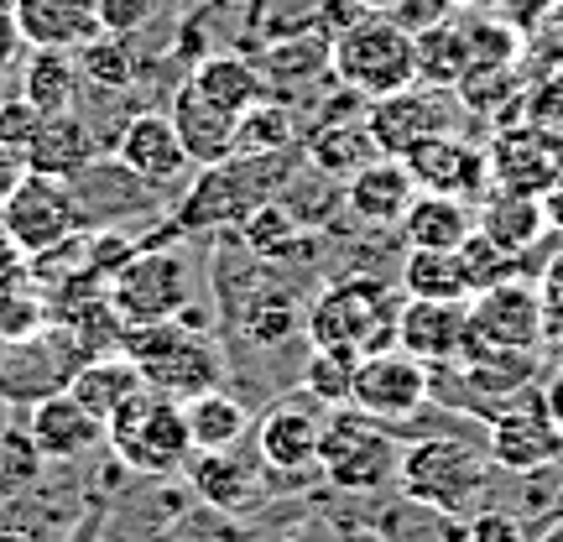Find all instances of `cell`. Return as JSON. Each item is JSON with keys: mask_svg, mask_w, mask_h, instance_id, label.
Here are the masks:
<instances>
[{"mask_svg": "<svg viewBox=\"0 0 563 542\" xmlns=\"http://www.w3.org/2000/svg\"><path fill=\"white\" fill-rule=\"evenodd\" d=\"M490 454L464 439H418L402 449L397 490L407 506L439 517H475L490 506Z\"/></svg>", "mask_w": 563, "mask_h": 542, "instance_id": "cell-1", "label": "cell"}, {"mask_svg": "<svg viewBox=\"0 0 563 542\" xmlns=\"http://www.w3.org/2000/svg\"><path fill=\"white\" fill-rule=\"evenodd\" d=\"M121 355H131L141 370V381L173 397V402H188L209 386L224 381V355L209 334H194L188 323L178 319H157V323H125L121 334Z\"/></svg>", "mask_w": 563, "mask_h": 542, "instance_id": "cell-2", "label": "cell"}, {"mask_svg": "<svg viewBox=\"0 0 563 542\" xmlns=\"http://www.w3.org/2000/svg\"><path fill=\"white\" fill-rule=\"evenodd\" d=\"M329 74L334 84L355 89L365 104L418 84V37L391 11H365L350 32L329 42Z\"/></svg>", "mask_w": 563, "mask_h": 542, "instance_id": "cell-3", "label": "cell"}, {"mask_svg": "<svg viewBox=\"0 0 563 542\" xmlns=\"http://www.w3.org/2000/svg\"><path fill=\"white\" fill-rule=\"evenodd\" d=\"M397 308L402 292H391L382 277H350L323 287L308 302L302 334L313 350H350V355H371L397 344Z\"/></svg>", "mask_w": 563, "mask_h": 542, "instance_id": "cell-4", "label": "cell"}, {"mask_svg": "<svg viewBox=\"0 0 563 542\" xmlns=\"http://www.w3.org/2000/svg\"><path fill=\"white\" fill-rule=\"evenodd\" d=\"M104 443H110V454H115L125 469H136V475H183V464L194 454L183 402L162 397L152 386H141L136 397H125V402L104 418Z\"/></svg>", "mask_w": 563, "mask_h": 542, "instance_id": "cell-5", "label": "cell"}, {"mask_svg": "<svg viewBox=\"0 0 563 542\" xmlns=\"http://www.w3.org/2000/svg\"><path fill=\"white\" fill-rule=\"evenodd\" d=\"M397 464H402V443L391 439L386 422L365 418L361 407H329L323 412L319 469L334 490L376 496L386 485H397Z\"/></svg>", "mask_w": 563, "mask_h": 542, "instance_id": "cell-6", "label": "cell"}, {"mask_svg": "<svg viewBox=\"0 0 563 542\" xmlns=\"http://www.w3.org/2000/svg\"><path fill=\"white\" fill-rule=\"evenodd\" d=\"M110 302L125 323H157L178 319L194 302V266L183 251L167 245H141L136 256L110 277Z\"/></svg>", "mask_w": 563, "mask_h": 542, "instance_id": "cell-7", "label": "cell"}, {"mask_svg": "<svg viewBox=\"0 0 563 542\" xmlns=\"http://www.w3.org/2000/svg\"><path fill=\"white\" fill-rule=\"evenodd\" d=\"M433 402V370L407 355L402 344H386L355 361V381H350V407H361L376 422H412L422 407Z\"/></svg>", "mask_w": 563, "mask_h": 542, "instance_id": "cell-8", "label": "cell"}, {"mask_svg": "<svg viewBox=\"0 0 563 542\" xmlns=\"http://www.w3.org/2000/svg\"><path fill=\"white\" fill-rule=\"evenodd\" d=\"M0 214H5L11 245L32 262L47 245H58L74 235V224H79V193H74L68 178H47V173H32V167H26L21 188L0 203Z\"/></svg>", "mask_w": 563, "mask_h": 542, "instance_id": "cell-9", "label": "cell"}, {"mask_svg": "<svg viewBox=\"0 0 563 542\" xmlns=\"http://www.w3.org/2000/svg\"><path fill=\"white\" fill-rule=\"evenodd\" d=\"M464 313H470V344H464V355H475V350H538L548 340L543 298L522 277L496 281V287L475 292V298L464 302Z\"/></svg>", "mask_w": 563, "mask_h": 542, "instance_id": "cell-10", "label": "cell"}, {"mask_svg": "<svg viewBox=\"0 0 563 542\" xmlns=\"http://www.w3.org/2000/svg\"><path fill=\"white\" fill-rule=\"evenodd\" d=\"M449 95L454 89H433V84H407L397 95H382V100L365 104V131L376 141L382 157H407L418 141L443 136L449 131Z\"/></svg>", "mask_w": 563, "mask_h": 542, "instance_id": "cell-11", "label": "cell"}, {"mask_svg": "<svg viewBox=\"0 0 563 542\" xmlns=\"http://www.w3.org/2000/svg\"><path fill=\"white\" fill-rule=\"evenodd\" d=\"M485 157H490V188L543 199L548 188H553V178L563 173V141H553L532 121H522V125L506 121L501 131L490 136Z\"/></svg>", "mask_w": 563, "mask_h": 542, "instance_id": "cell-12", "label": "cell"}, {"mask_svg": "<svg viewBox=\"0 0 563 542\" xmlns=\"http://www.w3.org/2000/svg\"><path fill=\"white\" fill-rule=\"evenodd\" d=\"M485 454L506 475H538L563 460V428L538 407H511L490 412V433H485Z\"/></svg>", "mask_w": 563, "mask_h": 542, "instance_id": "cell-13", "label": "cell"}, {"mask_svg": "<svg viewBox=\"0 0 563 542\" xmlns=\"http://www.w3.org/2000/svg\"><path fill=\"white\" fill-rule=\"evenodd\" d=\"M115 162H121L131 178L146 182L152 193H157V188H178V182L194 178V157H188V146H183L178 125H173V115H157V110L131 115V121L121 125Z\"/></svg>", "mask_w": 563, "mask_h": 542, "instance_id": "cell-14", "label": "cell"}, {"mask_svg": "<svg viewBox=\"0 0 563 542\" xmlns=\"http://www.w3.org/2000/svg\"><path fill=\"white\" fill-rule=\"evenodd\" d=\"M323 412L313 397H277L256 422V449L262 464L277 475H308L319 469V439H323Z\"/></svg>", "mask_w": 563, "mask_h": 542, "instance_id": "cell-15", "label": "cell"}, {"mask_svg": "<svg viewBox=\"0 0 563 542\" xmlns=\"http://www.w3.org/2000/svg\"><path fill=\"white\" fill-rule=\"evenodd\" d=\"M402 162L422 193H449V199L481 203L485 188H490V157H485V146H475V141H464V136H449V131L418 141Z\"/></svg>", "mask_w": 563, "mask_h": 542, "instance_id": "cell-16", "label": "cell"}, {"mask_svg": "<svg viewBox=\"0 0 563 542\" xmlns=\"http://www.w3.org/2000/svg\"><path fill=\"white\" fill-rule=\"evenodd\" d=\"M21 428H26V439L37 443L42 460H53V464L84 460L89 449L104 443V422L95 418L68 386L53 391V397H42V402H32V412H26Z\"/></svg>", "mask_w": 563, "mask_h": 542, "instance_id": "cell-17", "label": "cell"}, {"mask_svg": "<svg viewBox=\"0 0 563 542\" xmlns=\"http://www.w3.org/2000/svg\"><path fill=\"white\" fill-rule=\"evenodd\" d=\"M397 344H402L407 355H418L422 365L464 361V344H470V313H464V302L402 298V308H397Z\"/></svg>", "mask_w": 563, "mask_h": 542, "instance_id": "cell-18", "label": "cell"}, {"mask_svg": "<svg viewBox=\"0 0 563 542\" xmlns=\"http://www.w3.org/2000/svg\"><path fill=\"white\" fill-rule=\"evenodd\" d=\"M412 199H418V182H412L402 157H382L376 152L361 173L344 178V209L361 224H376V230H397Z\"/></svg>", "mask_w": 563, "mask_h": 542, "instance_id": "cell-19", "label": "cell"}, {"mask_svg": "<svg viewBox=\"0 0 563 542\" xmlns=\"http://www.w3.org/2000/svg\"><path fill=\"white\" fill-rule=\"evenodd\" d=\"M183 475L199 490V501H209L214 511H251L266 496L262 464L241 460L235 449H194Z\"/></svg>", "mask_w": 563, "mask_h": 542, "instance_id": "cell-20", "label": "cell"}, {"mask_svg": "<svg viewBox=\"0 0 563 542\" xmlns=\"http://www.w3.org/2000/svg\"><path fill=\"white\" fill-rule=\"evenodd\" d=\"M173 125H178L183 146H188V157L194 167H220V162L235 157V131H241V115H230L220 110L214 100H203L194 84H178V95H173Z\"/></svg>", "mask_w": 563, "mask_h": 542, "instance_id": "cell-21", "label": "cell"}, {"mask_svg": "<svg viewBox=\"0 0 563 542\" xmlns=\"http://www.w3.org/2000/svg\"><path fill=\"white\" fill-rule=\"evenodd\" d=\"M26 47H68L79 53L84 42L100 37L95 0H11Z\"/></svg>", "mask_w": 563, "mask_h": 542, "instance_id": "cell-22", "label": "cell"}, {"mask_svg": "<svg viewBox=\"0 0 563 542\" xmlns=\"http://www.w3.org/2000/svg\"><path fill=\"white\" fill-rule=\"evenodd\" d=\"M95 157H100V141H95V131H89L74 110L47 115V121H42V131L32 136V146H26V167H32V173L68 178V182L79 178Z\"/></svg>", "mask_w": 563, "mask_h": 542, "instance_id": "cell-23", "label": "cell"}, {"mask_svg": "<svg viewBox=\"0 0 563 542\" xmlns=\"http://www.w3.org/2000/svg\"><path fill=\"white\" fill-rule=\"evenodd\" d=\"M402 241L412 251H460L470 241V230H475V209L464 199H449V193H422L407 203L402 214Z\"/></svg>", "mask_w": 563, "mask_h": 542, "instance_id": "cell-24", "label": "cell"}, {"mask_svg": "<svg viewBox=\"0 0 563 542\" xmlns=\"http://www.w3.org/2000/svg\"><path fill=\"white\" fill-rule=\"evenodd\" d=\"M79 89H84L79 53H68V47H26V58H21V100H32L42 115H63V110H74Z\"/></svg>", "mask_w": 563, "mask_h": 542, "instance_id": "cell-25", "label": "cell"}, {"mask_svg": "<svg viewBox=\"0 0 563 542\" xmlns=\"http://www.w3.org/2000/svg\"><path fill=\"white\" fill-rule=\"evenodd\" d=\"M470 391L481 397L485 412H501L522 386H532L538 376V350H475L460 361Z\"/></svg>", "mask_w": 563, "mask_h": 542, "instance_id": "cell-26", "label": "cell"}, {"mask_svg": "<svg viewBox=\"0 0 563 542\" xmlns=\"http://www.w3.org/2000/svg\"><path fill=\"white\" fill-rule=\"evenodd\" d=\"M371 157H376V141L365 131V115H355V121H319L302 136V162L313 173H323V178H350Z\"/></svg>", "mask_w": 563, "mask_h": 542, "instance_id": "cell-27", "label": "cell"}, {"mask_svg": "<svg viewBox=\"0 0 563 542\" xmlns=\"http://www.w3.org/2000/svg\"><path fill=\"white\" fill-rule=\"evenodd\" d=\"M188 84L199 89L203 100H214L220 110H230V115H245L251 104L272 100V84H266V74L256 68V63L235 58V53H220V58H203L194 74H188Z\"/></svg>", "mask_w": 563, "mask_h": 542, "instance_id": "cell-28", "label": "cell"}, {"mask_svg": "<svg viewBox=\"0 0 563 542\" xmlns=\"http://www.w3.org/2000/svg\"><path fill=\"white\" fill-rule=\"evenodd\" d=\"M141 370H136V361L131 355H121V350H110V355H95V361H84L74 376H68V391L79 397L95 418H110L115 407L125 402V397H136L141 391Z\"/></svg>", "mask_w": 563, "mask_h": 542, "instance_id": "cell-29", "label": "cell"}, {"mask_svg": "<svg viewBox=\"0 0 563 542\" xmlns=\"http://www.w3.org/2000/svg\"><path fill=\"white\" fill-rule=\"evenodd\" d=\"M475 230H485L496 245H506V251H517V256H522L527 245L548 230L543 199H532V193H506V188H485Z\"/></svg>", "mask_w": 563, "mask_h": 542, "instance_id": "cell-30", "label": "cell"}, {"mask_svg": "<svg viewBox=\"0 0 563 542\" xmlns=\"http://www.w3.org/2000/svg\"><path fill=\"white\" fill-rule=\"evenodd\" d=\"M241 241L256 262H287V256L308 251V224H302L298 209L277 193V199H262L241 220Z\"/></svg>", "mask_w": 563, "mask_h": 542, "instance_id": "cell-31", "label": "cell"}, {"mask_svg": "<svg viewBox=\"0 0 563 542\" xmlns=\"http://www.w3.org/2000/svg\"><path fill=\"white\" fill-rule=\"evenodd\" d=\"M183 418H188L194 449H235V443L251 433V407H245L241 397L220 391V386L188 397V402H183Z\"/></svg>", "mask_w": 563, "mask_h": 542, "instance_id": "cell-32", "label": "cell"}, {"mask_svg": "<svg viewBox=\"0 0 563 542\" xmlns=\"http://www.w3.org/2000/svg\"><path fill=\"white\" fill-rule=\"evenodd\" d=\"M302 319H308V302L287 287V281H262L241 308V329L256 344H287L292 334H302Z\"/></svg>", "mask_w": 563, "mask_h": 542, "instance_id": "cell-33", "label": "cell"}, {"mask_svg": "<svg viewBox=\"0 0 563 542\" xmlns=\"http://www.w3.org/2000/svg\"><path fill=\"white\" fill-rule=\"evenodd\" d=\"M475 63L470 53V32H464V21H439V26H428L418 32V84H433V89H454L464 79V68Z\"/></svg>", "mask_w": 563, "mask_h": 542, "instance_id": "cell-34", "label": "cell"}, {"mask_svg": "<svg viewBox=\"0 0 563 542\" xmlns=\"http://www.w3.org/2000/svg\"><path fill=\"white\" fill-rule=\"evenodd\" d=\"M402 298H439V302H470L460 251H412L402 256Z\"/></svg>", "mask_w": 563, "mask_h": 542, "instance_id": "cell-35", "label": "cell"}, {"mask_svg": "<svg viewBox=\"0 0 563 542\" xmlns=\"http://www.w3.org/2000/svg\"><path fill=\"white\" fill-rule=\"evenodd\" d=\"M262 74H266V84H277V89H287V95H298V89H308L319 74H329V37L313 32V37L277 42V47L262 58Z\"/></svg>", "mask_w": 563, "mask_h": 542, "instance_id": "cell-36", "label": "cell"}, {"mask_svg": "<svg viewBox=\"0 0 563 542\" xmlns=\"http://www.w3.org/2000/svg\"><path fill=\"white\" fill-rule=\"evenodd\" d=\"M302 146L298 115L282 100H262L241 115V131H235V157H262V152H292Z\"/></svg>", "mask_w": 563, "mask_h": 542, "instance_id": "cell-37", "label": "cell"}, {"mask_svg": "<svg viewBox=\"0 0 563 542\" xmlns=\"http://www.w3.org/2000/svg\"><path fill=\"white\" fill-rule=\"evenodd\" d=\"M79 74L89 89H104V95H121L136 84V53H131V37H115V32H100L95 42L79 47Z\"/></svg>", "mask_w": 563, "mask_h": 542, "instance_id": "cell-38", "label": "cell"}, {"mask_svg": "<svg viewBox=\"0 0 563 542\" xmlns=\"http://www.w3.org/2000/svg\"><path fill=\"white\" fill-rule=\"evenodd\" d=\"M460 266H464V287H470V298L485 292V287H496V281L522 277V256H517V251H506V245H496L485 230H470V241L460 245Z\"/></svg>", "mask_w": 563, "mask_h": 542, "instance_id": "cell-39", "label": "cell"}, {"mask_svg": "<svg viewBox=\"0 0 563 542\" xmlns=\"http://www.w3.org/2000/svg\"><path fill=\"white\" fill-rule=\"evenodd\" d=\"M511 95H522V84H517V63H470V68H464V79L454 84V100H460L464 110H475V115L501 110Z\"/></svg>", "mask_w": 563, "mask_h": 542, "instance_id": "cell-40", "label": "cell"}, {"mask_svg": "<svg viewBox=\"0 0 563 542\" xmlns=\"http://www.w3.org/2000/svg\"><path fill=\"white\" fill-rule=\"evenodd\" d=\"M355 361L350 350H313L302 365V397L319 407H350V381H355Z\"/></svg>", "mask_w": 563, "mask_h": 542, "instance_id": "cell-41", "label": "cell"}, {"mask_svg": "<svg viewBox=\"0 0 563 542\" xmlns=\"http://www.w3.org/2000/svg\"><path fill=\"white\" fill-rule=\"evenodd\" d=\"M167 0H95V16H100V32H115V37H136L152 21L162 16Z\"/></svg>", "mask_w": 563, "mask_h": 542, "instance_id": "cell-42", "label": "cell"}, {"mask_svg": "<svg viewBox=\"0 0 563 542\" xmlns=\"http://www.w3.org/2000/svg\"><path fill=\"white\" fill-rule=\"evenodd\" d=\"M464 32H470L475 63H517V53H522L517 26H506V21H464Z\"/></svg>", "mask_w": 563, "mask_h": 542, "instance_id": "cell-43", "label": "cell"}, {"mask_svg": "<svg viewBox=\"0 0 563 542\" xmlns=\"http://www.w3.org/2000/svg\"><path fill=\"white\" fill-rule=\"evenodd\" d=\"M136 251H141V245L131 241L125 230H115V224H104V230H95V235H84V262L95 266L104 281L115 277V272H121V266L131 262Z\"/></svg>", "mask_w": 563, "mask_h": 542, "instance_id": "cell-44", "label": "cell"}, {"mask_svg": "<svg viewBox=\"0 0 563 542\" xmlns=\"http://www.w3.org/2000/svg\"><path fill=\"white\" fill-rule=\"evenodd\" d=\"M42 115L32 100H21V95H11V100H0V146H11V152H21L26 157V146H32V136L42 131Z\"/></svg>", "mask_w": 563, "mask_h": 542, "instance_id": "cell-45", "label": "cell"}, {"mask_svg": "<svg viewBox=\"0 0 563 542\" xmlns=\"http://www.w3.org/2000/svg\"><path fill=\"white\" fill-rule=\"evenodd\" d=\"M538 298H543V334L563 344V251H553L538 277Z\"/></svg>", "mask_w": 563, "mask_h": 542, "instance_id": "cell-46", "label": "cell"}, {"mask_svg": "<svg viewBox=\"0 0 563 542\" xmlns=\"http://www.w3.org/2000/svg\"><path fill=\"white\" fill-rule=\"evenodd\" d=\"M464 542H532V532H527L522 517L485 506V511H475V517H470V532H464Z\"/></svg>", "mask_w": 563, "mask_h": 542, "instance_id": "cell-47", "label": "cell"}, {"mask_svg": "<svg viewBox=\"0 0 563 542\" xmlns=\"http://www.w3.org/2000/svg\"><path fill=\"white\" fill-rule=\"evenodd\" d=\"M391 16L418 37V32H428V26H439V21L454 16V0H391Z\"/></svg>", "mask_w": 563, "mask_h": 542, "instance_id": "cell-48", "label": "cell"}, {"mask_svg": "<svg viewBox=\"0 0 563 542\" xmlns=\"http://www.w3.org/2000/svg\"><path fill=\"white\" fill-rule=\"evenodd\" d=\"M26 47L21 42V26H16V11H11V0H0V74L16 63V53Z\"/></svg>", "mask_w": 563, "mask_h": 542, "instance_id": "cell-49", "label": "cell"}, {"mask_svg": "<svg viewBox=\"0 0 563 542\" xmlns=\"http://www.w3.org/2000/svg\"><path fill=\"white\" fill-rule=\"evenodd\" d=\"M21 178H26V157H21V152H11V146H0V203L16 193Z\"/></svg>", "mask_w": 563, "mask_h": 542, "instance_id": "cell-50", "label": "cell"}, {"mask_svg": "<svg viewBox=\"0 0 563 542\" xmlns=\"http://www.w3.org/2000/svg\"><path fill=\"white\" fill-rule=\"evenodd\" d=\"M543 412L563 428V365H559V370H553V376L543 381Z\"/></svg>", "mask_w": 563, "mask_h": 542, "instance_id": "cell-51", "label": "cell"}, {"mask_svg": "<svg viewBox=\"0 0 563 542\" xmlns=\"http://www.w3.org/2000/svg\"><path fill=\"white\" fill-rule=\"evenodd\" d=\"M543 214H548V230H559V235H563V173L553 178V188L543 193Z\"/></svg>", "mask_w": 563, "mask_h": 542, "instance_id": "cell-52", "label": "cell"}, {"mask_svg": "<svg viewBox=\"0 0 563 542\" xmlns=\"http://www.w3.org/2000/svg\"><path fill=\"white\" fill-rule=\"evenodd\" d=\"M454 5H481V0H454Z\"/></svg>", "mask_w": 563, "mask_h": 542, "instance_id": "cell-53", "label": "cell"}, {"mask_svg": "<svg viewBox=\"0 0 563 542\" xmlns=\"http://www.w3.org/2000/svg\"><path fill=\"white\" fill-rule=\"evenodd\" d=\"M559 21H563V5H559Z\"/></svg>", "mask_w": 563, "mask_h": 542, "instance_id": "cell-54", "label": "cell"}]
</instances>
